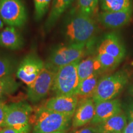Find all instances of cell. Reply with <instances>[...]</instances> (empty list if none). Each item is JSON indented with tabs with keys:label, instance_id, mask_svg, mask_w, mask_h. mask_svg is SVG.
Here are the masks:
<instances>
[{
	"label": "cell",
	"instance_id": "cell-34",
	"mask_svg": "<svg viewBox=\"0 0 133 133\" xmlns=\"http://www.w3.org/2000/svg\"><path fill=\"white\" fill-rule=\"evenodd\" d=\"M131 65H133V62H132V63H131Z\"/></svg>",
	"mask_w": 133,
	"mask_h": 133
},
{
	"label": "cell",
	"instance_id": "cell-4",
	"mask_svg": "<svg viewBox=\"0 0 133 133\" xmlns=\"http://www.w3.org/2000/svg\"><path fill=\"white\" fill-rule=\"evenodd\" d=\"M79 62H74L57 70L52 88L56 96H76L79 83L77 70Z\"/></svg>",
	"mask_w": 133,
	"mask_h": 133
},
{
	"label": "cell",
	"instance_id": "cell-27",
	"mask_svg": "<svg viewBox=\"0 0 133 133\" xmlns=\"http://www.w3.org/2000/svg\"><path fill=\"white\" fill-rule=\"evenodd\" d=\"M70 133H98L97 130L96 128L92 127H86L84 128L78 129L73 132H71Z\"/></svg>",
	"mask_w": 133,
	"mask_h": 133
},
{
	"label": "cell",
	"instance_id": "cell-3",
	"mask_svg": "<svg viewBox=\"0 0 133 133\" xmlns=\"http://www.w3.org/2000/svg\"><path fill=\"white\" fill-rule=\"evenodd\" d=\"M129 80L128 71L121 70L100 78L92 96L95 104L115 99L122 92Z\"/></svg>",
	"mask_w": 133,
	"mask_h": 133
},
{
	"label": "cell",
	"instance_id": "cell-33",
	"mask_svg": "<svg viewBox=\"0 0 133 133\" xmlns=\"http://www.w3.org/2000/svg\"><path fill=\"white\" fill-rule=\"evenodd\" d=\"M53 133H65V132H53Z\"/></svg>",
	"mask_w": 133,
	"mask_h": 133
},
{
	"label": "cell",
	"instance_id": "cell-35",
	"mask_svg": "<svg viewBox=\"0 0 133 133\" xmlns=\"http://www.w3.org/2000/svg\"><path fill=\"white\" fill-rule=\"evenodd\" d=\"M116 133H122V132H116Z\"/></svg>",
	"mask_w": 133,
	"mask_h": 133
},
{
	"label": "cell",
	"instance_id": "cell-9",
	"mask_svg": "<svg viewBox=\"0 0 133 133\" xmlns=\"http://www.w3.org/2000/svg\"><path fill=\"white\" fill-rule=\"evenodd\" d=\"M44 64L45 63L37 55H27L17 65L16 71V76L29 87L39 76Z\"/></svg>",
	"mask_w": 133,
	"mask_h": 133
},
{
	"label": "cell",
	"instance_id": "cell-10",
	"mask_svg": "<svg viewBox=\"0 0 133 133\" xmlns=\"http://www.w3.org/2000/svg\"><path fill=\"white\" fill-rule=\"evenodd\" d=\"M78 104V98L76 96H60L48 99L43 107L71 118L74 115Z\"/></svg>",
	"mask_w": 133,
	"mask_h": 133
},
{
	"label": "cell",
	"instance_id": "cell-1",
	"mask_svg": "<svg viewBox=\"0 0 133 133\" xmlns=\"http://www.w3.org/2000/svg\"><path fill=\"white\" fill-rule=\"evenodd\" d=\"M97 25L92 17L76 11L68 17L64 34L70 44L89 45L97 32Z\"/></svg>",
	"mask_w": 133,
	"mask_h": 133
},
{
	"label": "cell",
	"instance_id": "cell-17",
	"mask_svg": "<svg viewBox=\"0 0 133 133\" xmlns=\"http://www.w3.org/2000/svg\"><path fill=\"white\" fill-rule=\"evenodd\" d=\"M77 70L79 82L93 74L104 73L97 56L89 57L79 61Z\"/></svg>",
	"mask_w": 133,
	"mask_h": 133
},
{
	"label": "cell",
	"instance_id": "cell-16",
	"mask_svg": "<svg viewBox=\"0 0 133 133\" xmlns=\"http://www.w3.org/2000/svg\"><path fill=\"white\" fill-rule=\"evenodd\" d=\"M24 45L23 38L15 26H8L0 33V46L11 50H17Z\"/></svg>",
	"mask_w": 133,
	"mask_h": 133
},
{
	"label": "cell",
	"instance_id": "cell-6",
	"mask_svg": "<svg viewBox=\"0 0 133 133\" xmlns=\"http://www.w3.org/2000/svg\"><path fill=\"white\" fill-rule=\"evenodd\" d=\"M88 46L69 43L58 46L52 50L46 63L58 70L62 66L80 61L86 54V48Z\"/></svg>",
	"mask_w": 133,
	"mask_h": 133
},
{
	"label": "cell",
	"instance_id": "cell-21",
	"mask_svg": "<svg viewBox=\"0 0 133 133\" xmlns=\"http://www.w3.org/2000/svg\"><path fill=\"white\" fill-rule=\"evenodd\" d=\"M100 6L104 12H116L132 9V0H99Z\"/></svg>",
	"mask_w": 133,
	"mask_h": 133
},
{
	"label": "cell",
	"instance_id": "cell-15",
	"mask_svg": "<svg viewBox=\"0 0 133 133\" xmlns=\"http://www.w3.org/2000/svg\"><path fill=\"white\" fill-rule=\"evenodd\" d=\"M126 123V116L121 111L119 114L97 124L96 129L98 133L123 132L127 125Z\"/></svg>",
	"mask_w": 133,
	"mask_h": 133
},
{
	"label": "cell",
	"instance_id": "cell-18",
	"mask_svg": "<svg viewBox=\"0 0 133 133\" xmlns=\"http://www.w3.org/2000/svg\"><path fill=\"white\" fill-rule=\"evenodd\" d=\"M75 0H52V6L49 16L45 22V29L49 30L56 24L66 10L70 7Z\"/></svg>",
	"mask_w": 133,
	"mask_h": 133
},
{
	"label": "cell",
	"instance_id": "cell-5",
	"mask_svg": "<svg viewBox=\"0 0 133 133\" xmlns=\"http://www.w3.org/2000/svg\"><path fill=\"white\" fill-rule=\"evenodd\" d=\"M32 112L31 106L25 101L7 105L4 127L14 129L21 133H29Z\"/></svg>",
	"mask_w": 133,
	"mask_h": 133
},
{
	"label": "cell",
	"instance_id": "cell-24",
	"mask_svg": "<svg viewBox=\"0 0 133 133\" xmlns=\"http://www.w3.org/2000/svg\"><path fill=\"white\" fill-rule=\"evenodd\" d=\"M99 0H77V11L89 17H92L97 11Z\"/></svg>",
	"mask_w": 133,
	"mask_h": 133
},
{
	"label": "cell",
	"instance_id": "cell-29",
	"mask_svg": "<svg viewBox=\"0 0 133 133\" xmlns=\"http://www.w3.org/2000/svg\"><path fill=\"white\" fill-rule=\"evenodd\" d=\"M123 133H133V120H131L124 129Z\"/></svg>",
	"mask_w": 133,
	"mask_h": 133
},
{
	"label": "cell",
	"instance_id": "cell-22",
	"mask_svg": "<svg viewBox=\"0 0 133 133\" xmlns=\"http://www.w3.org/2000/svg\"><path fill=\"white\" fill-rule=\"evenodd\" d=\"M17 67L16 61L12 57L0 52V78L12 75Z\"/></svg>",
	"mask_w": 133,
	"mask_h": 133
},
{
	"label": "cell",
	"instance_id": "cell-31",
	"mask_svg": "<svg viewBox=\"0 0 133 133\" xmlns=\"http://www.w3.org/2000/svg\"><path fill=\"white\" fill-rule=\"evenodd\" d=\"M3 26H4V22L3 21V20L1 17V16H0V31L2 30Z\"/></svg>",
	"mask_w": 133,
	"mask_h": 133
},
{
	"label": "cell",
	"instance_id": "cell-13",
	"mask_svg": "<svg viewBox=\"0 0 133 133\" xmlns=\"http://www.w3.org/2000/svg\"><path fill=\"white\" fill-rule=\"evenodd\" d=\"M95 104V115L91 121L92 124L97 125L121 112V102L118 99L103 101Z\"/></svg>",
	"mask_w": 133,
	"mask_h": 133
},
{
	"label": "cell",
	"instance_id": "cell-2",
	"mask_svg": "<svg viewBox=\"0 0 133 133\" xmlns=\"http://www.w3.org/2000/svg\"><path fill=\"white\" fill-rule=\"evenodd\" d=\"M71 118L50 110L44 107L38 108L33 115L34 133L65 132L69 127Z\"/></svg>",
	"mask_w": 133,
	"mask_h": 133
},
{
	"label": "cell",
	"instance_id": "cell-8",
	"mask_svg": "<svg viewBox=\"0 0 133 133\" xmlns=\"http://www.w3.org/2000/svg\"><path fill=\"white\" fill-rule=\"evenodd\" d=\"M0 16L8 26H24L27 21V12L22 0H0Z\"/></svg>",
	"mask_w": 133,
	"mask_h": 133
},
{
	"label": "cell",
	"instance_id": "cell-14",
	"mask_svg": "<svg viewBox=\"0 0 133 133\" xmlns=\"http://www.w3.org/2000/svg\"><path fill=\"white\" fill-rule=\"evenodd\" d=\"M95 102L92 98L83 99L75 112L73 118V126L79 128L91 122L95 115Z\"/></svg>",
	"mask_w": 133,
	"mask_h": 133
},
{
	"label": "cell",
	"instance_id": "cell-26",
	"mask_svg": "<svg viewBox=\"0 0 133 133\" xmlns=\"http://www.w3.org/2000/svg\"><path fill=\"white\" fill-rule=\"evenodd\" d=\"M6 106L7 105L5 103H0V128H3L4 126Z\"/></svg>",
	"mask_w": 133,
	"mask_h": 133
},
{
	"label": "cell",
	"instance_id": "cell-23",
	"mask_svg": "<svg viewBox=\"0 0 133 133\" xmlns=\"http://www.w3.org/2000/svg\"><path fill=\"white\" fill-rule=\"evenodd\" d=\"M97 57L102 66L103 72L114 70L122 62L120 60L105 52H98Z\"/></svg>",
	"mask_w": 133,
	"mask_h": 133
},
{
	"label": "cell",
	"instance_id": "cell-32",
	"mask_svg": "<svg viewBox=\"0 0 133 133\" xmlns=\"http://www.w3.org/2000/svg\"><path fill=\"white\" fill-rule=\"evenodd\" d=\"M130 92L131 93V94L133 96V86H131V88L130 89Z\"/></svg>",
	"mask_w": 133,
	"mask_h": 133
},
{
	"label": "cell",
	"instance_id": "cell-7",
	"mask_svg": "<svg viewBox=\"0 0 133 133\" xmlns=\"http://www.w3.org/2000/svg\"><path fill=\"white\" fill-rule=\"evenodd\" d=\"M57 71V69L45 63L36 80L28 87L27 97L30 102L36 103L48 95L52 88Z\"/></svg>",
	"mask_w": 133,
	"mask_h": 133
},
{
	"label": "cell",
	"instance_id": "cell-19",
	"mask_svg": "<svg viewBox=\"0 0 133 133\" xmlns=\"http://www.w3.org/2000/svg\"><path fill=\"white\" fill-rule=\"evenodd\" d=\"M100 75L101 74H93L87 78L80 81L76 91V97L83 99L92 97L100 79Z\"/></svg>",
	"mask_w": 133,
	"mask_h": 133
},
{
	"label": "cell",
	"instance_id": "cell-28",
	"mask_svg": "<svg viewBox=\"0 0 133 133\" xmlns=\"http://www.w3.org/2000/svg\"><path fill=\"white\" fill-rule=\"evenodd\" d=\"M0 133H21L16 129L8 127L0 128Z\"/></svg>",
	"mask_w": 133,
	"mask_h": 133
},
{
	"label": "cell",
	"instance_id": "cell-25",
	"mask_svg": "<svg viewBox=\"0 0 133 133\" xmlns=\"http://www.w3.org/2000/svg\"><path fill=\"white\" fill-rule=\"evenodd\" d=\"M35 4V17L36 21L41 20L46 14L52 0H33Z\"/></svg>",
	"mask_w": 133,
	"mask_h": 133
},
{
	"label": "cell",
	"instance_id": "cell-20",
	"mask_svg": "<svg viewBox=\"0 0 133 133\" xmlns=\"http://www.w3.org/2000/svg\"><path fill=\"white\" fill-rule=\"evenodd\" d=\"M19 84L12 75L0 78V103H4L17 90Z\"/></svg>",
	"mask_w": 133,
	"mask_h": 133
},
{
	"label": "cell",
	"instance_id": "cell-11",
	"mask_svg": "<svg viewBox=\"0 0 133 133\" xmlns=\"http://www.w3.org/2000/svg\"><path fill=\"white\" fill-rule=\"evenodd\" d=\"M98 52H105L122 61L125 57L126 49L120 38L116 33L106 35L100 43Z\"/></svg>",
	"mask_w": 133,
	"mask_h": 133
},
{
	"label": "cell",
	"instance_id": "cell-12",
	"mask_svg": "<svg viewBox=\"0 0 133 133\" xmlns=\"http://www.w3.org/2000/svg\"><path fill=\"white\" fill-rule=\"evenodd\" d=\"M132 9L116 12H102L97 16L100 24L108 29H118L124 26L130 21Z\"/></svg>",
	"mask_w": 133,
	"mask_h": 133
},
{
	"label": "cell",
	"instance_id": "cell-30",
	"mask_svg": "<svg viewBox=\"0 0 133 133\" xmlns=\"http://www.w3.org/2000/svg\"><path fill=\"white\" fill-rule=\"evenodd\" d=\"M128 113L129 118H130L131 120H133V102L131 103L130 105L129 106Z\"/></svg>",
	"mask_w": 133,
	"mask_h": 133
}]
</instances>
